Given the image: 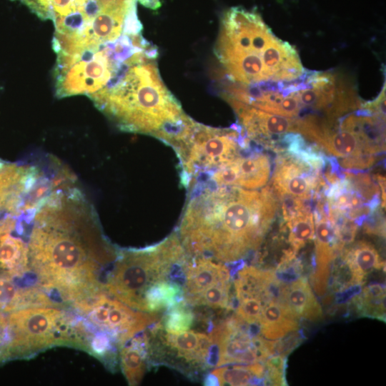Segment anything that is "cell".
Listing matches in <instances>:
<instances>
[{"instance_id": "ac0fdd59", "label": "cell", "mask_w": 386, "mask_h": 386, "mask_svg": "<svg viewBox=\"0 0 386 386\" xmlns=\"http://www.w3.org/2000/svg\"><path fill=\"white\" fill-rule=\"evenodd\" d=\"M190 257L184 265L182 283L184 300L189 305L209 287L232 278L230 269L220 262L205 257Z\"/></svg>"}, {"instance_id": "9a60e30c", "label": "cell", "mask_w": 386, "mask_h": 386, "mask_svg": "<svg viewBox=\"0 0 386 386\" xmlns=\"http://www.w3.org/2000/svg\"><path fill=\"white\" fill-rule=\"evenodd\" d=\"M159 337L161 346L157 345L156 349L176 360L179 367L205 370L217 365V349L209 335L191 330L179 334L167 332Z\"/></svg>"}, {"instance_id": "2e32d148", "label": "cell", "mask_w": 386, "mask_h": 386, "mask_svg": "<svg viewBox=\"0 0 386 386\" xmlns=\"http://www.w3.org/2000/svg\"><path fill=\"white\" fill-rule=\"evenodd\" d=\"M271 164L268 156L255 152L247 157L241 155L223 164L206 177L211 184L256 189L265 186L270 176Z\"/></svg>"}, {"instance_id": "7a4b0ae2", "label": "cell", "mask_w": 386, "mask_h": 386, "mask_svg": "<svg viewBox=\"0 0 386 386\" xmlns=\"http://www.w3.org/2000/svg\"><path fill=\"white\" fill-rule=\"evenodd\" d=\"M195 188L177 233L186 252L234 263L257 250L278 209L272 190L209 183Z\"/></svg>"}, {"instance_id": "e0dca14e", "label": "cell", "mask_w": 386, "mask_h": 386, "mask_svg": "<svg viewBox=\"0 0 386 386\" xmlns=\"http://www.w3.org/2000/svg\"><path fill=\"white\" fill-rule=\"evenodd\" d=\"M315 266L312 277L314 289L319 295L325 294L330 274V266L338 253L343 249L338 229L321 206L315 212Z\"/></svg>"}, {"instance_id": "7c38bea8", "label": "cell", "mask_w": 386, "mask_h": 386, "mask_svg": "<svg viewBox=\"0 0 386 386\" xmlns=\"http://www.w3.org/2000/svg\"><path fill=\"white\" fill-rule=\"evenodd\" d=\"M269 188L277 197L310 199L325 189L322 172L315 169L299 157L282 153L276 160Z\"/></svg>"}, {"instance_id": "603a6c76", "label": "cell", "mask_w": 386, "mask_h": 386, "mask_svg": "<svg viewBox=\"0 0 386 386\" xmlns=\"http://www.w3.org/2000/svg\"><path fill=\"white\" fill-rule=\"evenodd\" d=\"M342 252V262L358 284L364 283L367 274L385 265L376 248L367 242L358 241Z\"/></svg>"}, {"instance_id": "d6986e66", "label": "cell", "mask_w": 386, "mask_h": 386, "mask_svg": "<svg viewBox=\"0 0 386 386\" xmlns=\"http://www.w3.org/2000/svg\"><path fill=\"white\" fill-rule=\"evenodd\" d=\"M278 302L286 307L298 319L315 320L322 315L321 307L305 277L291 283L282 284Z\"/></svg>"}, {"instance_id": "4fadbf2b", "label": "cell", "mask_w": 386, "mask_h": 386, "mask_svg": "<svg viewBox=\"0 0 386 386\" xmlns=\"http://www.w3.org/2000/svg\"><path fill=\"white\" fill-rule=\"evenodd\" d=\"M224 99L234 109L249 141L277 151L286 134H299L297 119L269 113L232 98Z\"/></svg>"}, {"instance_id": "484cf974", "label": "cell", "mask_w": 386, "mask_h": 386, "mask_svg": "<svg viewBox=\"0 0 386 386\" xmlns=\"http://www.w3.org/2000/svg\"><path fill=\"white\" fill-rule=\"evenodd\" d=\"M184 300L182 284L172 279L159 281L149 287L143 297V312L155 313L169 309Z\"/></svg>"}, {"instance_id": "7402d4cb", "label": "cell", "mask_w": 386, "mask_h": 386, "mask_svg": "<svg viewBox=\"0 0 386 386\" xmlns=\"http://www.w3.org/2000/svg\"><path fill=\"white\" fill-rule=\"evenodd\" d=\"M299 319L279 302L270 300L263 307L259 321L261 336L269 341H277L295 332Z\"/></svg>"}, {"instance_id": "8992f818", "label": "cell", "mask_w": 386, "mask_h": 386, "mask_svg": "<svg viewBox=\"0 0 386 386\" xmlns=\"http://www.w3.org/2000/svg\"><path fill=\"white\" fill-rule=\"evenodd\" d=\"M52 49L56 54L54 79L58 98L89 97L105 86L123 61L141 50L135 36L124 33L114 41Z\"/></svg>"}, {"instance_id": "f1b7e54d", "label": "cell", "mask_w": 386, "mask_h": 386, "mask_svg": "<svg viewBox=\"0 0 386 386\" xmlns=\"http://www.w3.org/2000/svg\"><path fill=\"white\" fill-rule=\"evenodd\" d=\"M194 320L192 310L183 300L169 308L160 324L166 332L179 334L188 331L192 326Z\"/></svg>"}, {"instance_id": "6da1fadb", "label": "cell", "mask_w": 386, "mask_h": 386, "mask_svg": "<svg viewBox=\"0 0 386 386\" xmlns=\"http://www.w3.org/2000/svg\"><path fill=\"white\" fill-rule=\"evenodd\" d=\"M28 242L29 269L39 287L73 306L102 292L103 270L117 252L102 233L93 205L73 184L37 207Z\"/></svg>"}, {"instance_id": "5b68a950", "label": "cell", "mask_w": 386, "mask_h": 386, "mask_svg": "<svg viewBox=\"0 0 386 386\" xmlns=\"http://www.w3.org/2000/svg\"><path fill=\"white\" fill-rule=\"evenodd\" d=\"M187 257L177 233L153 246L119 251L106 276L105 290L131 308L143 312L144 295L149 287L164 279L182 284Z\"/></svg>"}, {"instance_id": "3957f363", "label": "cell", "mask_w": 386, "mask_h": 386, "mask_svg": "<svg viewBox=\"0 0 386 386\" xmlns=\"http://www.w3.org/2000/svg\"><path fill=\"white\" fill-rule=\"evenodd\" d=\"M158 55L154 45L133 54L89 98L121 130L149 134L172 146L192 119L162 81Z\"/></svg>"}, {"instance_id": "9c48e42d", "label": "cell", "mask_w": 386, "mask_h": 386, "mask_svg": "<svg viewBox=\"0 0 386 386\" xmlns=\"http://www.w3.org/2000/svg\"><path fill=\"white\" fill-rule=\"evenodd\" d=\"M74 307L94 330L110 336L119 347L161 320L157 314L132 309L107 292L77 303Z\"/></svg>"}, {"instance_id": "836d02e7", "label": "cell", "mask_w": 386, "mask_h": 386, "mask_svg": "<svg viewBox=\"0 0 386 386\" xmlns=\"http://www.w3.org/2000/svg\"><path fill=\"white\" fill-rule=\"evenodd\" d=\"M137 2H139L146 8L152 10H157L162 6L161 0H135Z\"/></svg>"}, {"instance_id": "83f0119b", "label": "cell", "mask_w": 386, "mask_h": 386, "mask_svg": "<svg viewBox=\"0 0 386 386\" xmlns=\"http://www.w3.org/2000/svg\"><path fill=\"white\" fill-rule=\"evenodd\" d=\"M287 222L289 229L288 240L294 252L301 249L307 242L314 239V216L307 209L290 218Z\"/></svg>"}, {"instance_id": "ffe728a7", "label": "cell", "mask_w": 386, "mask_h": 386, "mask_svg": "<svg viewBox=\"0 0 386 386\" xmlns=\"http://www.w3.org/2000/svg\"><path fill=\"white\" fill-rule=\"evenodd\" d=\"M151 327L137 333L119 347L121 367L130 385H139L147 369Z\"/></svg>"}, {"instance_id": "4316f807", "label": "cell", "mask_w": 386, "mask_h": 386, "mask_svg": "<svg viewBox=\"0 0 386 386\" xmlns=\"http://www.w3.org/2000/svg\"><path fill=\"white\" fill-rule=\"evenodd\" d=\"M385 287L372 283L365 287L352 300L360 316L385 321Z\"/></svg>"}, {"instance_id": "4dcf8cb0", "label": "cell", "mask_w": 386, "mask_h": 386, "mask_svg": "<svg viewBox=\"0 0 386 386\" xmlns=\"http://www.w3.org/2000/svg\"><path fill=\"white\" fill-rule=\"evenodd\" d=\"M379 210L377 209L363 222V228L366 233L385 236V220Z\"/></svg>"}, {"instance_id": "d6a6232c", "label": "cell", "mask_w": 386, "mask_h": 386, "mask_svg": "<svg viewBox=\"0 0 386 386\" xmlns=\"http://www.w3.org/2000/svg\"><path fill=\"white\" fill-rule=\"evenodd\" d=\"M16 218L7 217L0 219V234L10 233L16 227Z\"/></svg>"}, {"instance_id": "30bf717a", "label": "cell", "mask_w": 386, "mask_h": 386, "mask_svg": "<svg viewBox=\"0 0 386 386\" xmlns=\"http://www.w3.org/2000/svg\"><path fill=\"white\" fill-rule=\"evenodd\" d=\"M209 329L217 352L216 367L264 362L274 355L276 341L263 338L258 325L247 323L237 314Z\"/></svg>"}, {"instance_id": "277c9868", "label": "cell", "mask_w": 386, "mask_h": 386, "mask_svg": "<svg viewBox=\"0 0 386 386\" xmlns=\"http://www.w3.org/2000/svg\"><path fill=\"white\" fill-rule=\"evenodd\" d=\"M214 52L239 85L293 81L306 71L294 46L276 36L258 14L240 7L222 15Z\"/></svg>"}, {"instance_id": "1f68e13d", "label": "cell", "mask_w": 386, "mask_h": 386, "mask_svg": "<svg viewBox=\"0 0 386 386\" xmlns=\"http://www.w3.org/2000/svg\"><path fill=\"white\" fill-rule=\"evenodd\" d=\"M9 343V325L7 316L0 312V362L6 360Z\"/></svg>"}, {"instance_id": "8fae6325", "label": "cell", "mask_w": 386, "mask_h": 386, "mask_svg": "<svg viewBox=\"0 0 386 386\" xmlns=\"http://www.w3.org/2000/svg\"><path fill=\"white\" fill-rule=\"evenodd\" d=\"M19 1L41 20H51L55 34L79 35L90 29L100 14L103 0Z\"/></svg>"}, {"instance_id": "44dd1931", "label": "cell", "mask_w": 386, "mask_h": 386, "mask_svg": "<svg viewBox=\"0 0 386 386\" xmlns=\"http://www.w3.org/2000/svg\"><path fill=\"white\" fill-rule=\"evenodd\" d=\"M54 306L39 286L22 287L12 278L0 275V310L14 312L31 307Z\"/></svg>"}, {"instance_id": "ba28073f", "label": "cell", "mask_w": 386, "mask_h": 386, "mask_svg": "<svg viewBox=\"0 0 386 386\" xmlns=\"http://www.w3.org/2000/svg\"><path fill=\"white\" fill-rule=\"evenodd\" d=\"M249 142L240 125L219 129L194 121L173 147L180 159L182 183L191 186L199 177L239 157Z\"/></svg>"}, {"instance_id": "cb8c5ba5", "label": "cell", "mask_w": 386, "mask_h": 386, "mask_svg": "<svg viewBox=\"0 0 386 386\" xmlns=\"http://www.w3.org/2000/svg\"><path fill=\"white\" fill-rule=\"evenodd\" d=\"M29 269L28 246L9 233L0 234V275L20 277Z\"/></svg>"}, {"instance_id": "5bb4252c", "label": "cell", "mask_w": 386, "mask_h": 386, "mask_svg": "<svg viewBox=\"0 0 386 386\" xmlns=\"http://www.w3.org/2000/svg\"><path fill=\"white\" fill-rule=\"evenodd\" d=\"M43 174L36 166L0 161V219L1 215L19 218L28 212L29 197Z\"/></svg>"}, {"instance_id": "d4e9b609", "label": "cell", "mask_w": 386, "mask_h": 386, "mask_svg": "<svg viewBox=\"0 0 386 386\" xmlns=\"http://www.w3.org/2000/svg\"><path fill=\"white\" fill-rule=\"evenodd\" d=\"M211 373L217 377L219 385H267L264 362L233 366H219L213 370Z\"/></svg>"}, {"instance_id": "52a82bcc", "label": "cell", "mask_w": 386, "mask_h": 386, "mask_svg": "<svg viewBox=\"0 0 386 386\" xmlns=\"http://www.w3.org/2000/svg\"><path fill=\"white\" fill-rule=\"evenodd\" d=\"M6 360L26 357L56 345L89 349L92 333L83 322L56 308L31 307L9 316Z\"/></svg>"}, {"instance_id": "f546056e", "label": "cell", "mask_w": 386, "mask_h": 386, "mask_svg": "<svg viewBox=\"0 0 386 386\" xmlns=\"http://www.w3.org/2000/svg\"><path fill=\"white\" fill-rule=\"evenodd\" d=\"M266 368V384L269 385H285L286 357L274 355L264 361Z\"/></svg>"}]
</instances>
